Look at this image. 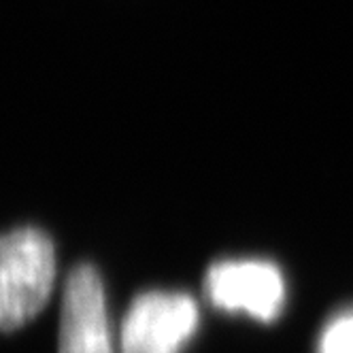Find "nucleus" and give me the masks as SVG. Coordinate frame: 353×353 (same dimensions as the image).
Here are the masks:
<instances>
[{
	"instance_id": "3",
	"label": "nucleus",
	"mask_w": 353,
	"mask_h": 353,
	"mask_svg": "<svg viewBox=\"0 0 353 353\" xmlns=\"http://www.w3.org/2000/svg\"><path fill=\"white\" fill-rule=\"evenodd\" d=\"M205 292L213 307L260 321L276 319L285 305L283 274L268 260L215 262L207 270Z\"/></svg>"
},
{
	"instance_id": "1",
	"label": "nucleus",
	"mask_w": 353,
	"mask_h": 353,
	"mask_svg": "<svg viewBox=\"0 0 353 353\" xmlns=\"http://www.w3.org/2000/svg\"><path fill=\"white\" fill-rule=\"evenodd\" d=\"M56 249L47 232L19 225L0 234V330L34 317L52 294Z\"/></svg>"
},
{
	"instance_id": "4",
	"label": "nucleus",
	"mask_w": 353,
	"mask_h": 353,
	"mask_svg": "<svg viewBox=\"0 0 353 353\" xmlns=\"http://www.w3.org/2000/svg\"><path fill=\"white\" fill-rule=\"evenodd\" d=\"M58 353H113L105 285L92 264L74 266L66 276Z\"/></svg>"
},
{
	"instance_id": "5",
	"label": "nucleus",
	"mask_w": 353,
	"mask_h": 353,
	"mask_svg": "<svg viewBox=\"0 0 353 353\" xmlns=\"http://www.w3.org/2000/svg\"><path fill=\"white\" fill-rule=\"evenodd\" d=\"M317 353H353V309L325 323L317 341Z\"/></svg>"
},
{
	"instance_id": "2",
	"label": "nucleus",
	"mask_w": 353,
	"mask_h": 353,
	"mask_svg": "<svg viewBox=\"0 0 353 353\" xmlns=\"http://www.w3.org/2000/svg\"><path fill=\"white\" fill-rule=\"evenodd\" d=\"M200 313L185 292L139 294L121 323V353H181L196 334Z\"/></svg>"
}]
</instances>
